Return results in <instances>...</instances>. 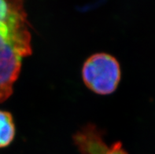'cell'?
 I'll list each match as a JSON object with an SVG mask.
<instances>
[{"label": "cell", "mask_w": 155, "mask_h": 154, "mask_svg": "<svg viewBox=\"0 0 155 154\" xmlns=\"http://www.w3.org/2000/svg\"><path fill=\"white\" fill-rule=\"evenodd\" d=\"M82 75L84 82L90 90L106 95L115 91L120 83V64L111 55L95 54L85 61Z\"/></svg>", "instance_id": "1"}, {"label": "cell", "mask_w": 155, "mask_h": 154, "mask_svg": "<svg viewBox=\"0 0 155 154\" xmlns=\"http://www.w3.org/2000/svg\"><path fill=\"white\" fill-rule=\"evenodd\" d=\"M0 31L22 56L31 54V37L22 0H0Z\"/></svg>", "instance_id": "2"}, {"label": "cell", "mask_w": 155, "mask_h": 154, "mask_svg": "<svg viewBox=\"0 0 155 154\" xmlns=\"http://www.w3.org/2000/svg\"><path fill=\"white\" fill-rule=\"evenodd\" d=\"M22 57L10 42L6 39L0 41V102L11 95L13 85L21 70Z\"/></svg>", "instance_id": "3"}, {"label": "cell", "mask_w": 155, "mask_h": 154, "mask_svg": "<svg viewBox=\"0 0 155 154\" xmlns=\"http://www.w3.org/2000/svg\"><path fill=\"white\" fill-rule=\"evenodd\" d=\"M74 143L82 154H128L120 143L108 146L101 132L94 125H87L73 137Z\"/></svg>", "instance_id": "4"}, {"label": "cell", "mask_w": 155, "mask_h": 154, "mask_svg": "<svg viewBox=\"0 0 155 154\" xmlns=\"http://www.w3.org/2000/svg\"><path fill=\"white\" fill-rule=\"evenodd\" d=\"M15 135V127L12 116L7 112L0 111V148L11 143Z\"/></svg>", "instance_id": "5"}]
</instances>
